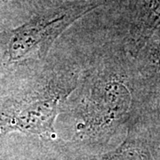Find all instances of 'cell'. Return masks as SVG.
Returning <instances> with one entry per match:
<instances>
[{"instance_id": "obj_1", "label": "cell", "mask_w": 160, "mask_h": 160, "mask_svg": "<svg viewBox=\"0 0 160 160\" xmlns=\"http://www.w3.org/2000/svg\"><path fill=\"white\" fill-rule=\"evenodd\" d=\"M86 10H89L88 6L70 8L63 12L38 18L16 29L10 43V60H18L28 54L29 52L50 43Z\"/></svg>"}, {"instance_id": "obj_2", "label": "cell", "mask_w": 160, "mask_h": 160, "mask_svg": "<svg viewBox=\"0 0 160 160\" xmlns=\"http://www.w3.org/2000/svg\"><path fill=\"white\" fill-rule=\"evenodd\" d=\"M59 96L30 100L0 114V136L11 131L52 135Z\"/></svg>"}, {"instance_id": "obj_3", "label": "cell", "mask_w": 160, "mask_h": 160, "mask_svg": "<svg viewBox=\"0 0 160 160\" xmlns=\"http://www.w3.org/2000/svg\"><path fill=\"white\" fill-rule=\"evenodd\" d=\"M102 160H153L146 144L137 138L128 136L114 151L105 155Z\"/></svg>"}, {"instance_id": "obj_4", "label": "cell", "mask_w": 160, "mask_h": 160, "mask_svg": "<svg viewBox=\"0 0 160 160\" xmlns=\"http://www.w3.org/2000/svg\"><path fill=\"white\" fill-rule=\"evenodd\" d=\"M144 20L140 32L138 33L136 45L141 46L150 34V31L160 24V0H149L146 6Z\"/></svg>"}]
</instances>
